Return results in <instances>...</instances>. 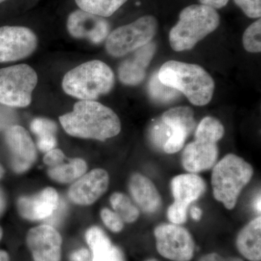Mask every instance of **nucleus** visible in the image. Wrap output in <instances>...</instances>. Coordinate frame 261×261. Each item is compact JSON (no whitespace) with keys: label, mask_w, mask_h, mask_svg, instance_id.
Returning a JSON list of instances; mask_svg holds the SVG:
<instances>
[{"label":"nucleus","mask_w":261,"mask_h":261,"mask_svg":"<svg viewBox=\"0 0 261 261\" xmlns=\"http://www.w3.org/2000/svg\"><path fill=\"white\" fill-rule=\"evenodd\" d=\"M145 261H159L156 260V259H148V260H146Z\"/></svg>","instance_id":"obj_45"},{"label":"nucleus","mask_w":261,"mask_h":261,"mask_svg":"<svg viewBox=\"0 0 261 261\" xmlns=\"http://www.w3.org/2000/svg\"><path fill=\"white\" fill-rule=\"evenodd\" d=\"M16 120V113L12 108L0 103V132L15 125Z\"/></svg>","instance_id":"obj_33"},{"label":"nucleus","mask_w":261,"mask_h":261,"mask_svg":"<svg viewBox=\"0 0 261 261\" xmlns=\"http://www.w3.org/2000/svg\"><path fill=\"white\" fill-rule=\"evenodd\" d=\"M5 142L12 153V165L16 173L25 172L37 159V149L23 127L13 125L5 130Z\"/></svg>","instance_id":"obj_12"},{"label":"nucleus","mask_w":261,"mask_h":261,"mask_svg":"<svg viewBox=\"0 0 261 261\" xmlns=\"http://www.w3.org/2000/svg\"><path fill=\"white\" fill-rule=\"evenodd\" d=\"M158 75L163 84L185 94L195 106H205L212 99L214 81L200 65L169 61L163 63Z\"/></svg>","instance_id":"obj_2"},{"label":"nucleus","mask_w":261,"mask_h":261,"mask_svg":"<svg viewBox=\"0 0 261 261\" xmlns=\"http://www.w3.org/2000/svg\"><path fill=\"white\" fill-rule=\"evenodd\" d=\"M0 261H10L9 255L4 250H0Z\"/></svg>","instance_id":"obj_42"},{"label":"nucleus","mask_w":261,"mask_h":261,"mask_svg":"<svg viewBox=\"0 0 261 261\" xmlns=\"http://www.w3.org/2000/svg\"><path fill=\"white\" fill-rule=\"evenodd\" d=\"M87 171V164L82 159H73L67 163H61L49 168V177L60 183H70L82 177Z\"/></svg>","instance_id":"obj_21"},{"label":"nucleus","mask_w":261,"mask_h":261,"mask_svg":"<svg viewBox=\"0 0 261 261\" xmlns=\"http://www.w3.org/2000/svg\"><path fill=\"white\" fill-rule=\"evenodd\" d=\"M109 175L102 168H96L76 180L68 190L70 200L77 205L93 204L107 191Z\"/></svg>","instance_id":"obj_13"},{"label":"nucleus","mask_w":261,"mask_h":261,"mask_svg":"<svg viewBox=\"0 0 261 261\" xmlns=\"http://www.w3.org/2000/svg\"><path fill=\"white\" fill-rule=\"evenodd\" d=\"M86 240L92 251V261H125L123 252L113 245L100 228H89L86 233Z\"/></svg>","instance_id":"obj_19"},{"label":"nucleus","mask_w":261,"mask_h":261,"mask_svg":"<svg viewBox=\"0 0 261 261\" xmlns=\"http://www.w3.org/2000/svg\"><path fill=\"white\" fill-rule=\"evenodd\" d=\"M128 188L141 210L147 214H154L159 210L162 205L161 197L149 178L140 173H135L130 178Z\"/></svg>","instance_id":"obj_18"},{"label":"nucleus","mask_w":261,"mask_h":261,"mask_svg":"<svg viewBox=\"0 0 261 261\" xmlns=\"http://www.w3.org/2000/svg\"><path fill=\"white\" fill-rule=\"evenodd\" d=\"M63 129L72 137L105 141L121 130V121L111 108L95 100H80L71 112L59 118Z\"/></svg>","instance_id":"obj_1"},{"label":"nucleus","mask_w":261,"mask_h":261,"mask_svg":"<svg viewBox=\"0 0 261 261\" xmlns=\"http://www.w3.org/2000/svg\"><path fill=\"white\" fill-rule=\"evenodd\" d=\"M188 209L173 203L169 206L167 211L168 219L173 224H183L187 220Z\"/></svg>","instance_id":"obj_32"},{"label":"nucleus","mask_w":261,"mask_h":261,"mask_svg":"<svg viewBox=\"0 0 261 261\" xmlns=\"http://www.w3.org/2000/svg\"><path fill=\"white\" fill-rule=\"evenodd\" d=\"M151 141L156 147L163 149V145L171 136L169 127L166 126L161 119L153 123L149 132Z\"/></svg>","instance_id":"obj_29"},{"label":"nucleus","mask_w":261,"mask_h":261,"mask_svg":"<svg viewBox=\"0 0 261 261\" xmlns=\"http://www.w3.org/2000/svg\"><path fill=\"white\" fill-rule=\"evenodd\" d=\"M67 29L75 39H87L98 44L107 39L110 24L106 18L82 10L72 12L67 20Z\"/></svg>","instance_id":"obj_11"},{"label":"nucleus","mask_w":261,"mask_h":261,"mask_svg":"<svg viewBox=\"0 0 261 261\" xmlns=\"http://www.w3.org/2000/svg\"><path fill=\"white\" fill-rule=\"evenodd\" d=\"M59 206V195L54 188L47 187L29 197H21L18 201L20 216L30 221L47 219L53 216Z\"/></svg>","instance_id":"obj_15"},{"label":"nucleus","mask_w":261,"mask_h":261,"mask_svg":"<svg viewBox=\"0 0 261 261\" xmlns=\"http://www.w3.org/2000/svg\"><path fill=\"white\" fill-rule=\"evenodd\" d=\"M65 156L63 151L60 149H53L46 152L44 157V162L49 168L56 167L64 162Z\"/></svg>","instance_id":"obj_34"},{"label":"nucleus","mask_w":261,"mask_h":261,"mask_svg":"<svg viewBox=\"0 0 261 261\" xmlns=\"http://www.w3.org/2000/svg\"><path fill=\"white\" fill-rule=\"evenodd\" d=\"M5 199L4 195H3V192H2L1 190H0V215H1L2 213L3 212V211L5 210Z\"/></svg>","instance_id":"obj_40"},{"label":"nucleus","mask_w":261,"mask_h":261,"mask_svg":"<svg viewBox=\"0 0 261 261\" xmlns=\"http://www.w3.org/2000/svg\"><path fill=\"white\" fill-rule=\"evenodd\" d=\"M190 215L192 219L195 220L196 221H199L202 218V212L200 207L197 206H193L190 210Z\"/></svg>","instance_id":"obj_39"},{"label":"nucleus","mask_w":261,"mask_h":261,"mask_svg":"<svg viewBox=\"0 0 261 261\" xmlns=\"http://www.w3.org/2000/svg\"><path fill=\"white\" fill-rule=\"evenodd\" d=\"M199 261H244L239 257H223L217 253H209L204 255Z\"/></svg>","instance_id":"obj_37"},{"label":"nucleus","mask_w":261,"mask_h":261,"mask_svg":"<svg viewBox=\"0 0 261 261\" xmlns=\"http://www.w3.org/2000/svg\"><path fill=\"white\" fill-rule=\"evenodd\" d=\"M171 192L176 205L188 208L192 202L205 193L206 184L198 175L187 173L175 176L171 182Z\"/></svg>","instance_id":"obj_17"},{"label":"nucleus","mask_w":261,"mask_h":261,"mask_svg":"<svg viewBox=\"0 0 261 261\" xmlns=\"http://www.w3.org/2000/svg\"><path fill=\"white\" fill-rule=\"evenodd\" d=\"M247 17L260 18L261 0H233Z\"/></svg>","instance_id":"obj_31"},{"label":"nucleus","mask_w":261,"mask_h":261,"mask_svg":"<svg viewBox=\"0 0 261 261\" xmlns=\"http://www.w3.org/2000/svg\"><path fill=\"white\" fill-rule=\"evenodd\" d=\"M128 0H75L80 10L107 18L111 16Z\"/></svg>","instance_id":"obj_23"},{"label":"nucleus","mask_w":261,"mask_h":261,"mask_svg":"<svg viewBox=\"0 0 261 261\" xmlns=\"http://www.w3.org/2000/svg\"><path fill=\"white\" fill-rule=\"evenodd\" d=\"M254 207H255V211H257V213L260 214V195L259 194V195L257 196V198L255 199V204H254Z\"/></svg>","instance_id":"obj_41"},{"label":"nucleus","mask_w":261,"mask_h":261,"mask_svg":"<svg viewBox=\"0 0 261 261\" xmlns=\"http://www.w3.org/2000/svg\"><path fill=\"white\" fill-rule=\"evenodd\" d=\"M37 82V73L29 65L0 68V103L10 108L27 107Z\"/></svg>","instance_id":"obj_6"},{"label":"nucleus","mask_w":261,"mask_h":261,"mask_svg":"<svg viewBox=\"0 0 261 261\" xmlns=\"http://www.w3.org/2000/svg\"><path fill=\"white\" fill-rule=\"evenodd\" d=\"M5 171L4 168H3V166L0 165V178L3 177V175H4Z\"/></svg>","instance_id":"obj_43"},{"label":"nucleus","mask_w":261,"mask_h":261,"mask_svg":"<svg viewBox=\"0 0 261 261\" xmlns=\"http://www.w3.org/2000/svg\"><path fill=\"white\" fill-rule=\"evenodd\" d=\"M159 29L157 19L145 15L109 34L106 48L108 54L119 58L152 42Z\"/></svg>","instance_id":"obj_7"},{"label":"nucleus","mask_w":261,"mask_h":261,"mask_svg":"<svg viewBox=\"0 0 261 261\" xmlns=\"http://www.w3.org/2000/svg\"><path fill=\"white\" fill-rule=\"evenodd\" d=\"M6 1V0H0V4H1L2 3H3V2Z\"/></svg>","instance_id":"obj_46"},{"label":"nucleus","mask_w":261,"mask_h":261,"mask_svg":"<svg viewBox=\"0 0 261 261\" xmlns=\"http://www.w3.org/2000/svg\"><path fill=\"white\" fill-rule=\"evenodd\" d=\"M160 255L173 261H190L195 252V242L186 228L177 224H162L154 231Z\"/></svg>","instance_id":"obj_8"},{"label":"nucleus","mask_w":261,"mask_h":261,"mask_svg":"<svg viewBox=\"0 0 261 261\" xmlns=\"http://www.w3.org/2000/svg\"><path fill=\"white\" fill-rule=\"evenodd\" d=\"M115 83L112 69L104 62L82 63L65 73L62 82L65 93L80 100H95L109 93Z\"/></svg>","instance_id":"obj_4"},{"label":"nucleus","mask_w":261,"mask_h":261,"mask_svg":"<svg viewBox=\"0 0 261 261\" xmlns=\"http://www.w3.org/2000/svg\"><path fill=\"white\" fill-rule=\"evenodd\" d=\"M37 44V36L27 27H0V63L28 58L36 50Z\"/></svg>","instance_id":"obj_9"},{"label":"nucleus","mask_w":261,"mask_h":261,"mask_svg":"<svg viewBox=\"0 0 261 261\" xmlns=\"http://www.w3.org/2000/svg\"><path fill=\"white\" fill-rule=\"evenodd\" d=\"M252 176L253 168L250 163L237 154H226L213 167L211 185L215 199L232 210Z\"/></svg>","instance_id":"obj_5"},{"label":"nucleus","mask_w":261,"mask_h":261,"mask_svg":"<svg viewBox=\"0 0 261 261\" xmlns=\"http://www.w3.org/2000/svg\"><path fill=\"white\" fill-rule=\"evenodd\" d=\"M114 212L119 216L123 222L134 223L140 216V211L133 203L129 197L121 192H116L110 199Z\"/></svg>","instance_id":"obj_24"},{"label":"nucleus","mask_w":261,"mask_h":261,"mask_svg":"<svg viewBox=\"0 0 261 261\" xmlns=\"http://www.w3.org/2000/svg\"><path fill=\"white\" fill-rule=\"evenodd\" d=\"M239 252L250 261L261 260V218L252 220L239 233L236 241Z\"/></svg>","instance_id":"obj_20"},{"label":"nucleus","mask_w":261,"mask_h":261,"mask_svg":"<svg viewBox=\"0 0 261 261\" xmlns=\"http://www.w3.org/2000/svg\"><path fill=\"white\" fill-rule=\"evenodd\" d=\"M3 229H2V228L0 227V240H1L2 238H3Z\"/></svg>","instance_id":"obj_44"},{"label":"nucleus","mask_w":261,"mask_h":261,"mask_svg":"<svg viewBox=\"0 0 261 261\" xmlns=\"http://www.w3.org/2000/svg\"><path fill=\"white\" fill-rule=\"evenodd\" d=\"M195 140L187 145L182 153V166L188 172L197 173L214 167L219 156L217 142L195 137Z\"/></svg>","instance_id":"obj_14"},{"label":"nucleus","mask_w":261,"mask_h":261,"mask_svg":"<svg viewBox=\"0 0 261 261\" xmlns=\"http://www.w3.org/2000/svg\"><path fill=\"white\" fill-rule=\"evenodd\" d=\"M57 145L56 135L46 136L39 137L37 141V147L39 150L47 152L55 149Z\"/></svg>","instance_id":"obj_35"},{"label":"nucleus","mask_w":261,"mask_h":261,"mask_svg":"<svg viewBox=\"0 0 261 261\" xmlns=\"http://www.w3.org/2000/svg\"><path fill=\"white\" fill-rule=\"evenodd\" d=\"M71 261H92L90 252L87 249H80L72 254Z\"/></svg>","instance_id":"obj_36"},{"label":"nucleus","mask_w":261,"mask_h":261,"mask_svg":"<svg viewBox=\"0 0 261 261\" xmlns=\"http://www.w3.org/2000/svg\"><path fill=\"white\" fill-rule=\"evenodd\" d=\"M31 130L39 137L56 135L58 126L54 121L44 118H37L33 120L30 125Z\"/></svg>","instance_id":"obj_28"},{"label":"nucleus","mask_w":261,"mask_h":261,"mask_svg":"<svg viewBox=\"0 0 261 261\" xmlns=\"http://www.w3.org/2000/svg\"><path fill=\"white\" fill-rule=\"evenodd\" d=\"M156 51V44L150 42L134 51L132 56L125 60L118 68V78L122 84L137 86L145 80L146 70Z\"/></svg>","instance_id":"obj_16"},{"label":"nucleus","mask_w":261,"mask_h":261,"mask_svg":"<svg viewBox=\"0 0 261 261\" xmlns=\"http://www.w3.org/2000/svg\"><path fill=\"white\" fill-rule=\"evenodd\" d=\"M224 133V127L219 120L214 117L207 116L196 127L195 137H204L218 143Z\"/></svg>","instance_id":"obj_26"},{"label":"nucleus","mask_w":261,"mask_h":261,"mask_svg":"<svg viewBox=\"0 0 261 261\" xmlns=\"http://www.w3.org/2000/svg\"><path fill=\"white\" fill-rule=\"evenodd\" d=\"M261 20L259 18L245 31L243 37V44L245 50L251 53H258L261 51Z\"/></svg>","instance_id":"obj_27"},{"label":"nucleus","mask_w":261,"mask_h":261,"mask_svg":"<svg viewBox=\"0 0 261 261\" xmlns=\"http://www.w3.org/2000/svg\"><path fill=\"white\" fill-rule=\"evenodd\" d=\"M149 96L155 102L169 103L174 102L181 96L178 91L163 84L159 80L158 73L151 77L148 84Z\"/></svg>","instance_id":"obj_25"},{"label":"nucleus","mask_w":261,"mask_h":261,"mask_svg":"<svg viewBox=\"0 0 261 261\" xmlns=\"http://www.w3.org/2000/svg\"><path fill=\"white\" fill-rule=\"evenodd\" d=\"M220 16L214 8L192 5L181 10L179 20L169 33L170 45L174 51L190 50L219 27Z\"/></svg>","instance_id":"obj_3"},{"label":"nucleus","mask_w":261,"mask_h":261,"mask_svg":"<svg viewBox=\"0 0 261 261\" xmlns=\"http://www.w3.org/2000/svg\"><path fill=\"white\" fill-rule=\"evenodd\" d=\"M201 4L207 5L214 9H221L227 5L228 0H199Z\"/></svg>","instance_id":"obj_38"},{"label":"nucleus","mask_w":261,"mask_h":261,"mask_svg":"<svg viewBox=\"0 0 261 261\" xmlns=\"http://www.w3.org/2000/svg\"><path fill=\"white\" fill-rule=\"evenodd\" d=\"M168 126L181 127L191 134L196 128V121L192 108L180 106L166 111L161 118Z\"/></svg>","instance_id":"obj_22"},{"label":"nucleus","mask_w":261,"mask_h":261,"mask_svg":"<svg viewBox=\"0 0 261 261\" xmlns=\"http://www.w3.org/2000/svg\"><path fill=\"white\" fill-rule=\"evenodd\" d=\"M27 243L34 261L61 260V235L50 225L31 228Z\"/></svg>","instance_id":"obj_10"},{"label":"nucleus","mask_w":261,"mask_h":261,"mask_svg":"<svg viewBox=\"0 0 261 261\" xmlns=\"http://www.w3.org/2000/svg\"><path fill=\"white\" fill-rule=\"evenodd\" d=\"M103 223L113 232H120L123 228V221L116 213L108 208H103L100 213Z\"/></svg>","instance_id":"obj_30"}]
</instances>
